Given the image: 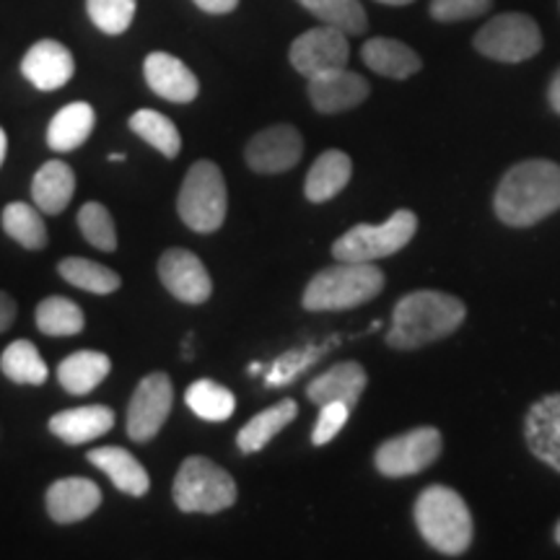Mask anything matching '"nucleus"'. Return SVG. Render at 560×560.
<instances>
[{"instance_id": "f257e3e1", "label": "nucleus", "mask_w": 560, "mask_h": 560, "mask_svg": "<svg viewBox=\"0 0 560 560\" xmlns=\"http://www.w3.org/2000/svg\"><path fill=\"white\" fill-rule=\"evenodd\" d=\"M495 215L506 226L527 229L560 210V166L529 159L511 166L493 200Z\"/></svg>"}, {"instance_id": "f03ea898", "label": "nucleus", "mask_w": 560, "mask_h": 560, "mask_svg": "<svg viewBox=\"0 0 560 560\" xmlns=\"http://www.w3.org/2000/svg\"><path fill=\"white\" fill-rule=\"evenodd\" d=\"M465 304L441 291H416L397 301L387 342L397 350H416L436 342L465 322Z\"/></svg>"}, {"instance_id": "7ed1b4c3", "label": "nucleus", "mask_w": 560, "mask_h": 560, "mask_svg": "<svg viewBox=\"0 0 560 560\" xmlns=\"http://www.w3.org/2000/svg\"><path fill=\"white\" fill-rule=\"evenodd\" d=\"M423 540L444 556H462L472 542V514L457 490L431 486L418 495L412 509Z\"/></svg>"}, {"instance_id": "20e7f679", "label": "nucleus", "mask_w": 560, "mask_h": 560, "mask_svg": "<svg viewBox=\"0 0 560 560\" xmlns=\"http://www.w3.org/2000/svg\"><path fill=\"white\" fill-rule=\"evenodd\" d=\"M382 289L384 272L374 262H340L310 280L301 304L310 312H346L380 296Z\"/></svg>"}, {"instance_id": "39448f33", "label": "nucleus", "mask_w": 560, "mask_h": 560, "mask_svg": "<svg viewBox=\"0 0 560 560\" xmlns=\"http://www.w3.org/2000/svg\"><path fill=\"white\" fill-rule=\"evenodd\" d=\"M174 503L185 514H219L236 503V482L208 457H187L172 486Z\"/></svg>"}, {"instance_id": "423d86ee", "label": "nucleus", "mask_w": 560, "mask_h": 560, "mask_svg": "<svg viewBox=\"0 0 560 560\" xmlns=\"http://www.w3.org/2000/svg\"><path fill=\"white\" fill-rule=\"evenodd\" d=\"M179 219L198 234H213L223 226L229 210L226 179L213 161H198L187 172L177 198Z\"/></svg>"}, {"instance_id": "0eeeda50", "label": "nucleus", "mask_w": 560, "mask_h": 560, "mask_svg": "<svg viewBox=\"0 0 560 560\" xmlns=\"http://www.w3.org/2000/svg\"><path fill=\"white\" fill-rule=\"evenodd\" d=\"M418 219L412 210H397L380 226L359 223L338 242L332 244V257L340 262H374L382 257H392L395 252L408 247V242L416 236Z\"/></svg>"}, {"instance_id": "6e6552de", "label": "nucleus", "mask_w": 560, "mask_h": 560, "mask_svg": "<svg viewBox=\"0 0 560 560\" xmlns=\"http://www.w3.org/2000/svg\"><path fill=\"white\" fill-rule=\"evenodd\" d=\"M475 50L499 62H524L542 50V34L527 13H501L475 34Z\"/></svg>"}, {"instance_id": "1a4fd4ad", "label": "nucleus", "mask_w": 560, "mask_h": 560, "mask_svg": "<svg viewBox=\"0 0 560 560\" xmlns=\"http://www.w3.org/2000/svg\"><path fill=\"white\" fill-rule=\"evenodd\" d=\"M441 454V433L431 425H420L402 436L387 439L376 450V470L387 478H408L423 472Z\"/></svg>"}, {"instance_id": "9d476101", "label": "nucleus", "mask_w": 560, "mask_h": 560, "mask_svg": "<svg viewBox=\"0 0 560 560\" xmlns=\"http://www.w3.org/2000/svg\"><path fill=\"white\" fill-rule=\"evenodd\" d=\"M174 402V387L166 374H149L132 392L128 408V436L138 444L156 439L161 425L166 423Z\"/></svg>"}, {"instance_id": "9b49d317", "label": "nucleus", "mask_w": 560, "mask_h": 560, "mask_svg": "<svg viewBox=\"0 0 560 560\" xmlns=\"http://www.w3.org/2000/svg\"><path fill=\"white\" fill-rule=\"evenodd\" d=\"M291 66L301 75L312 79V75L325 73L332 68H346L350 58L348 34L335 30V26H317V30L304 32L291 45Z\"/></svg>"}, {"instance_id": "f8f14e48", "label": "nucleus", "mask_w": 560, "mask_h": 560, "mask_svg": "<svg viewBox=\"0 0 560 560\" xmlns=\"http://www.w3.org/2000/svg\"><path fill=\"white\" fill-rule=\"evenodd\" d=\"M159 278L164 289L185 304H202L213 293V280L206 265L190 249H166L159 257Z\"/></svg>"}, {"instance_id": "ddd939ff", "label": "nucleus", "mask_w": 560, "mask_h": 560, "mask_svg": "<svg viewBox=\"0 0 560 560\" xmlns=\"http://www.w3.org/2000/svg\"><path fill=\"white\" fill-rule=\"evenodd\" d=\"M304 153V138L291 125H272L257 132L247 143L244 159L249 170L257 174H280L289 172L299 164Z\"/></svg>"}, {"instance_id": "4468645a", "label": "nucleus", "mask_w": 560, "mask_h": 560, "mask_svg": "<svg viewBox=\"0 0 560 560\" xmlns=\"http://www.w3.org/2000/svg\"><path fill=\"white\" fill-rule=\"evenodd\" d=\"M369 81L348 68H332L310 79V100L322 115L359 107L369 96Z\"/></svg>"}, {"instance_id": "2eb2a0df", "label": "nucleus", "mask_w": 560, "mask_h": 560, "mask_svg": "<svg viewBox=\"0 0 560 560\" xmlns=\"http://www.w3.org/2000/svg\"><path fill=\"white\" fill-rule=\"evenodd\" d=\"M21 73L24 79L39 91L62 89L73 79L75 60L66 45L55 39H42L30 47V52L21 60Z\"/></svg>"}, {"instance_id": "dca6fc26", "label": "nucleus", "mask_w": 560, "mask_h": 560, "mask_svg": "<svg viewBox=\"0 0 560 560\" xmlns=\"http://www.w3.org/2000/svg\"><path fill=\"white\" fill-rule=\"evenodd\" d=\"M45 506L52 522H83L102 506V488L89 478H62L47 488Z\"/></svg>"}, {"instance_id": "f3484780", "label": "nucleus", "mask_w": 560, "mask_h": 560, "mask_svg": "<svg viewBox=\"0 0 560 560\" xmlns=\"http://www.w3.org/2000/svg\"><path fill=\"white\" fill-rule=\"evenodd\" d=\"M524 439L529 452L560 472V395L537 400L524 420Z\"/></svg>"}, {"instance_id": "a211bd4d", "label": "nucleus", "mask_w": 560, "mask_h": 560, "mask_svg": "<svg viewBox=\"0 0 560 560\" xmlns=\"http://www.w3.org/2000/svg\"><path fill=\"white\" fill-rule=\"evenodd\" d=\"M143 75L153 94L166 102L187 104L200 94L192 70L170 52H151L143 62Z\"/></svg>"}, {"instance_id": "6ab92c4d", "label": "nucleus", "mask_w": 560, "mask_h": 560, "mask_svg": "<svg viewBox=\"0 0 560 560\" xmlns=\"http://www.w3.org/2000/svg\"><path fill=\"white\" fill-rule=\"evenodd\" d=\"M366 384L369 376L361 363L342 361L338 366L327 369L325 374H319L317 380H312L310 387H306V397L312 402H317L319 408L327 402H342L353 410L355 402L361 400Z\"/></svg>"}, {"instance_id": "aec40b11", "label": "nucleus", "mask_w": 560, "mask_h": 560, "mask_svg": "<svg viewBox=\"0 0 560 560\" xmlns=\"http://www.w3.org/2000/svg\"><path fill=\"white\" fill-rule=\"evenodd\" d=\"M115 425V410L107 405H86V408L60 410L58 416L50 418V431L60 441L70 446L89 444V441L102 439L104 433Z\"/></svg>"}, {"instance_id": "412c9836", "label": "nucleus", "mask_w": 560, "mask_h": 560, "mask_svg": "<svg viewBox=\"0 0 560 560\" xmlns=\"http://www.w3.org/2000/svg\"><path fill=\"white\" fill-rule=\"evenodd\" d=\"M89 462L96 470L107 475L112 486L120 490V493L136 495V499L149 493V472H145V467L140 465L128 450H122V446H96V450L89 452Z\"/></svg>"}, {"instance_id": "4be33fe9", "label": "nucleus", "mask_w": 560, "mask_h": 560, "mask_svg": "<svg viewBox=\"0 0 560 560\" xmlns=\"http://www.w3.org/2000/svg\"><path fill=\"white\" fill-rule=\"evenodd\" d=\"M75 192V174L66 161L52 159L39 166L32 182V198L37 208L47 215H58L68 208L70 198Z\"/></svg>"}, {"instance_id": "5701e85b", "label": "nucleus", "mask_w": 560, "mask_h": 560, "mask_svg": "<svg viewBox=\"0 0 560 560\" xmlns=\"http://www.w3.org/2000/svg\"><path fill=\"white\" fill-rule=\"evenodd\" d=\"M350 177H353V161H350L348 153H342L338 149L325 151L317 161H314L310 174H306V182H304L306 200L312 202L332 200L335 195L346 190Z\"/></svg>"}, {"instance_id": "b1692460", "label": "nucleus", "mask_w": 560, "mask_h": 560, "mask_svg": "<svg viewBox=\"0 0 560 560\" xmlns=\"http://www.w3.org/2000/svg\"><path fill=\"white\" fill-rule=\"evenodd\" d=\"M361 58L374 73L387 75V79H410L420 70V58L412 47L400 39L374 37L361 47Z\"/></svg>"}, {"instance_id": "393cba45", "label": "nucleus", "mask_w": 560, "mask_h": 560, "mask_svg": "<svg viewBox=\"0 0 560 560\" xmlns=\"http://www.w3.org/2000/svg\"><path fill=\"white\" fill-rule=\"evenodd\" d=\"M112 371V361L107 353L100 350H79L68 355L58 366V382L68 395H89L107 380Z\"/></svg>"}, {"instance_id": "a878e982", "label": "nucleus", "mask_w": 560, "mask_h": 560, "mask_svg": "<svg viewBox=\"0 0 560 560\" xmlns=\"http://www.w3.org/2000/svg\"><path fill=\"white\" fill-rule=\"evenodd\" d=\"M96 125L94 107L86 102H73L62 107L58 115L52 117L50 128H47V145L55 153H70L81 149L86 143L91 130Z\"/></svg>"}, {"instance_id": "bb28decb", "label": "nucleus", "mask_w": 560, "mask_h": 560, "mask_svg": "<svg viewBox=\"0 0 560 560\" xmlns=\"http://www.w3.org/2000/svg\"><path fill=\"white\" fill-rule=\"evenodd\" d=\"M296 416L299 405L293 400H280L278 405H270L268 410L257 412L255 418L242 425V431L236 433V446H240L242 454H255L265 450Z\"/></svg>"}, {"instance_id": "cd10ccee", "label": "nucleus", "mask_w": 560, "mask_h": 560, "mask_svg": "<svg viewBox=\"0 0 560 560\" xmlns=\"http://www.w3.org/2000/svg\"><path fill=\"white\" fill-rule=\"evenodd\" d=\"M34 325L42 335H50V338H73V335L83 332L86 317L75 301L66 296H47L39 301L37 312H34Z\"/></svg>"}, {"instance_id": "c85d7f7f", "label": "nucleus", "mask_w": 560, "mask_h": 560, "mask_svg": "<svg viewBox=\"0 0 560 560\" xmlns=\"http://www.w3.org/2000/svg\"><path fill=\"white\" fill-rule=\"evenodd\" d=\"M0 371H3L5 380L32 384V387H39L50 376V369H47L45 359L32 340H13L0 355Z\"/></svg>"}, {"instance_id": "c756f323", "label": "nucleus", "mask_w": 560, "mask_h": 560, "mask_svg": "<svg viewBox=\"0 0 560 560\" xmlns=\"http://www.w3.org/2000/svg\"><path fill=\"white\" fill-rule=\"evenodd\" d=\"M58 272L66 283L81 291L96 293V296H107V293H115L122 285V278L115 270H109L107 265L86 260V257H66V260H60Z\"/></svg>"}, {"instance_id": "7c9ffc66", "label": "nucleus", "mask_w": 560, "mask_h": 560, "mask_svg": "<svg viewBox=\"0 0 560 560\" xmlns=\"http://www.w3.org/2000/svg\"><path fill=\"white\" fill-rule=\"evenodd\" d=\"M185 402L195 416L208 420V423H223L236 410V397L213 380L192 382L185 392Z\"/></svg>"}, {"instance_id": "2f4dec72", "label": "nucleus", "mask_w": 560, "mask_h": 560, "mask_svg": "<svg viewBox=\"0 0 560 560\" xmlns=\"http://www.w3.org/2000/svg\"><path fill=\"white\" fill-rule=\"evenodd\" d=\"M130 130L136 132L138 138H143L145 143L153 145V149L166 159H174L182 149L177 125L156 109H138L136 115L130 117Z\"/></svg>"}, {"instance_id": "473e14b6", "label": "nucleus", "mask_w": 560, "mask_h": 560, "mask_svg": "<svg viewBox=\"0 0 560 560\" xmlns=\"http://www.w3.org/2000/svg\"><path fill=\"white\" fill-rule=\"evenodd\" d=\"M3 231L26 249L47 247V226L39 210L30 202H9L3 208Z\"/></svg>"}, {"instance_id": "72a5a7b5", "label": "nucleus", "mask_w": 560, "mask_h": 560, "mask_svg": "<svg viewBox=\"0 0 560 560\" xmlns=\"http://www.w3.org/2000/svg\"><path fill=\"white\" fill-rule=\"evenodd\" d=\"M306 11L314 13L322 24L335 26L346 34L366 32V11L361 0H299Z\"/></svg>"}, {"instance_id": "f704fd0d", "label": "nucleus", "mask_w": 560, "mask_h": 560, "mask_svg": "<svg viewBox=\"0 0 560 560\" xmlns=\"http://www.w3.org/2000/svg\"><path fill=\"white\" fill-rule=\"evenodd\" d=\"M332 346H335V340H327V342H322V346H306L301 350H289V353L278 355V359L272 361V366L268 369V374H265V382H268L270 387H283V384H291L293 380H299L306 369L314 366V363H317Z\"/></svg>"}, {"instance_id": "c9c22d12", "label": "nucleus", "mask_w": 560, "mask_h": 560, "mask_svg": "<svg viewBox=\"0 0 560 560\" xmlns=\"http://www.w3.org/2000/svg\"><path fill=\"white\" fill-rule=\"evenodd\" d=\"M79 229L86 236L91 247L102 252H115L117 249V229L112 221V213L102 202H86L79 210Z\"/></svg>"}, {"instance_id": "e433bc0d", "label": "nucleus", "mask_w": 560, "mask_h": 560, "mask_svg": "<svg viewBox=\"0 0 560 560\" xmlns=\"http://www.w3.org/2000/svg\"><path fill=\"white\" fill-rule=\"evenodd\" d=\"M138 0H86L89 19L104 34H125L136 19Z\"/></svg>"}, {"instance_id": "4c0bfd02", "label": "nucleus", "mask_w": 560, "mask_h": 560, "mask_svg": "<svg viewBox=\"0 0 560 560\" xmlns=\"http://www.w3.org/2000/svg\"><path fill=\"white\" fill-rule=\"evenodd\" d=\"M490 5H493V0H431V16L452 24V21L478 19Z\"/></svg>"}, {"instance_id": "58836bf2", "label": "nucleus", "mask_w": 560, "mask_h": 560, "mask_svg": "<svg viewBox=\"0 0 560 560\" xmlns=\"http://www.w3.org/2000/svg\"><path fill=\"white\" fill-rule=\"evenodd\" d=\"M348 418H350L348 405H342V402L322 405L317 425H314V433H312V444L314 446L330 444V441L342 431V425L348 423Z\"/></svg>"}, {"instance_id": "ea45409f", "label": "nucleus", "mask_w": 560, "mask_h": 560, "mask_svg": "<svg viewBox=\"0 0 560 560\" xmlns=\"http://www.w3.org/2000/svg\"><path fill=\"white\" fill-rule=\"evenodd\" d=\"M16 319V301L9 293L0 291V332H5Z\"/></svg>"}, {"instance_id": "a19ab883", "label": "nucleus", "mask_w": 560, "mask_h": 560, "mask_svg": "<svg viewBox=\"0 0 560 560\" xmlns=\"http://www.w3.org/2000/svg\"><path fill=\"white\" fill-rule=\"evenodd\" d=\"M192 3L206 13H231L240 5V0H192Z\"/></svg>"}, {"instance_id": "79ce46f5", "label": "nucleus", "mask_w": 560, "mask_h": 560, "mask_svg": "<svg viewBox=\"0 0 560 560\" xmlns=\"http://www.w3.org/2000/svg\"><path fill=\"white\" fill-rule=\"evenodd\" d=\"M548 100H550V107L558 112L560 115V70L556 75H552V81H550V91H548Z\"/></svg>"}, {"instance_id": "37998d69", "label": "nucleus", "mask_w": 560, "mask_h": 560, "mask_svg": "<svg viewBox=\"0 0 560 560\" xmlns=\"http://www.w3.org/2000/svg\"><path fill=\"white\" fill-rule=\"evenodd\" d=\"M5 151H9V138H5V130L0 128V166H3L5 161Z\"/></svg>"}, {"instance_id": "c03bdc74", "label": "nucleus", "mask_w": 560, "mask_h": 560, "mask_svg": "<svg viewBox=\"0 0 560 560\" xmlns=\"http://www.w3.org/2000/svg\"><path fill=\"white\" fill-rule=\"evenodd\" d=\"M376 3H384V5H408L412 0H376Z\"/></svg>"}, {"instance_id": "a18cd8bd", "label": "nucleus", "mask_w": 560, "mask_h": 560, "mask_svg": "<svg viewBox=\"0 0 560 560\" xmlns=\"http://www.w3.org/2000/svg\"><path fill=\"white\" fill-rule=\"evenodd\" d=\"M249 374H252V376L262 374V363H257V361H255V363H249Z\"/></svg>"}, {"instance_id": "49530a36", "label": "nucleus", "mask_w": 560, "mask_h": 560, "mask_svg": "<svg viewBox=\"0 0 560 560\" xmlns=\"http://www.w3.org/2000/svg\"><path fill=\"white\" fill-rule=\"evenodd\" d=\"M109 161L112 164H120V161H125L122 153H109Z\"/></svg>"}, {"instance_id": "de8ad7c7", "label": "nucleus", "mask_w": 560, "mask_h": 560, "mask_svg": "<svg viewBox=\"0 0 560 560\" xmlns=\"http://www.w3.org/2000/svg\"><path fill=\"white\" fill-rule=\"evenodd\" d=\"M556 542H558V545H560V522H558V524H556Z\"/></svg>"}]
</instances>
